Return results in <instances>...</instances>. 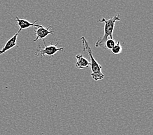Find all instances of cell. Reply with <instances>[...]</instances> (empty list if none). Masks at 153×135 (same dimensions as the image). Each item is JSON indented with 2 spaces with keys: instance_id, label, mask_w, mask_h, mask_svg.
Listing matches in <instances>:
<instances>
[{
  "instance_id": "obj_8",
  "label": "cell",
  "mask_w": 153,
  "mask_h": 135,
  "mask_svg": "<svg viewBox=\"0 0 153 135\" xmlns=\"http://www.w3.org/2000/svg\"><path fill=\"white\" fill-rule=\"evenodd\" d=\"M121 51H122V46H121L120 42L117 41V43H115L114 47L111 49V52L113 54L118 55V54L121 53Z\"/></svg>"
},
{
  "instance_id": "obj_7",
  "label": "cell",
  "mask_w": 153,
  "mask_h": 135,
  "mask_svg": "<svg viewBox=\"0 0 153 135\" xmlns=\"http://www.w3.org/2000/svg\"><path fill=\"white\" fill-rule=\"evenodd\" d=\"M76 58L77 59V62H76L75 66L78 69L87 68L91 66L89 62L82 54L76 55Z\"/></svg>"
},
{
  "instance_id": "obj_9",
  "label": "cell",
  "mask_w": 153,
  "mask_h": 135,
  "mask_svg": "<svg viewBox=\"0 0 153 135\" xmlns=\"http://www.w3.org/2000/svg\"><path fill=\"white\" fill-rule=\"evenodd\" d=\"M115 44V41H114V39H110L109 38L108 39L106 42H105L104 44V46H105V49H110L111 50V49L113 47H114Z\"/></svg>"
},
{
  "instance_id": "obj_3",
  "label": "cell",
  "mask_w": 153,
  "mask_h": 135,
  "mask_svg": "<svg viewBox=\"0 0 153 135\" xmlns=\"http://www.w3.org/2000/svg\"><path fill=\"white\" fill-rule=\"evenodd\" d=\"M44 45L45 46L41 47V45H39L37 49L34 53L35 57H43L46 55L48 56H53L56 54L57 52H62L64 51L63 47H57V45L59 42H57L56 44H50L47 46L45 42L44 41Z\"/></svg>"
},
{
  "instance_id": "obj_4",
  "label": "cell",
  "mask_w": 153,
  "mask_h": 135,
  "mask_svg": "<svg viewBox=\"0 0 153 135\" xmlns=\"http://www.w3.org/2000/svg\"><path fill=\"white\" fill-rule=\"evenodd\" d=\"M50 28H52V26H51V25H48L46 28L42 26L41 27H39L36 29L35 30L36 38L35 39L33 40V42H36L39 41V40H42V42L45 41H44V39H45L46 37H47L49 35L53 34V31H50Z\"/></svg>"
},
{
  "instance_id": "obj_1",
  "label": "cell",
  "mask_w": 153,
  "mask_h": 135,
  "mask_svg": "<svg viewBox=\"0 0 153 135\" xmlns=\"http://www.w3.org/2000/svg\"><path fill=\"white\" fill-rule=\"evenodd\" d=\"M80 41L82 42L83 44V51H85L88 53L89 56L91 59V76L92 77L94 81H97L98 80H102L104 78V75L103 73L102 72V66L98 64V62L94 59L93 57V55L92 53V49L89 46L88 42H87V40L84 36L80 38Z\"/></svg>"
},
{
  "instance_id": "obj_6",
  "label": "cell",
  "mask_w": 153,
  "mask_h": 135,
  "mask_svg": "<svg viewBox=\"0 0 153 135\" xmlns=\"http://www.w3.org/2000/svg\"><path fill=\"white\" fill-rule=\"evenodd\" d=\"M19 32H16V33L14 35L12 38H10L9 41L6 42L4 47H3L1 49H0V55L5 53V52H7V51L13 48L14 47H15L17 45L16 41H17V38H18V36H19Z\"/></svg>"
},
{
  "instance_id": "obj_2",
  "label": "cell",
  "mask_w": 153,
  "mask_h": 135,
  "mask_svg": "<svg viewBox=\"0 0 153 135\" xmlns=\"http://www.w3.org/2000/svg\"><path fill=\"white\" fill-rule=\"evenodd\" d=\"M121 20L119 14H117L113 18L109 20H105L104 18H102L99 20V22L104 23V35L98 39L95 43V47H102L104 46V44L108 39H113V32H114L115 24L117 21Z\"/></svg>"
},
{
  "instance_id": "obj_5",
  "label": "cell",
  "mask_w": 153,
  "mask_h": 135,
  "mask_svg": "<svg viewBox=\"0 0 153 135\" xmlns=\"http://www.w3.org/2000/svg\"><path fill=\"white\" fill-rule=\"evenodd\" d=\"M15 18H16L17 24L20 27L19 31H18L19 33L22 30H26V29H28V28H30L31 27L39 28V27H41L42 26V25H41L37 24L38 20H36L35 21H34L33 23H31L28 20H24V19H21V18H19L18 16H16Z\"/></svg>"
}]
</instances>
